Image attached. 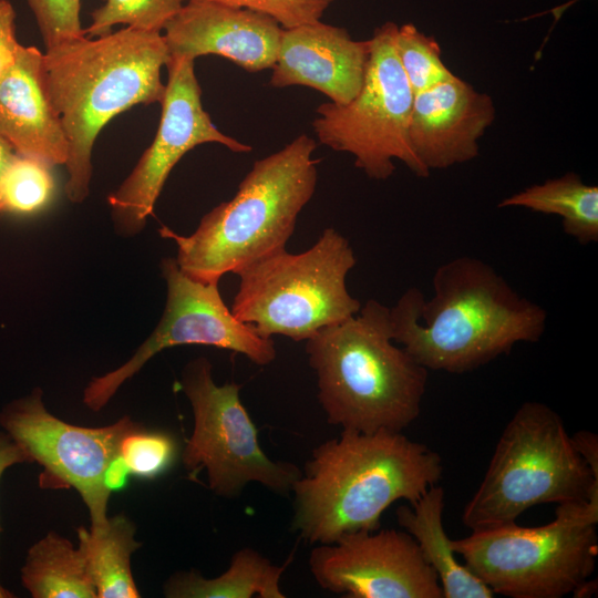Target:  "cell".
Listing matches in <instances>:
<instances>
[{"mask_svg":"<svg viewBox=\"0 0 598 598\" xmlns=\"http://www.w3.org/2000/svg\"><path fill=\"white\" fill-rule=\"evenodd\" d=\"M161 271L167 296L158 324L128 361L90 381L83 394L89 409L104 408L127 379L152 357L171 347L213 346L240 353L258 365L275 361L277 350L272 338L259 336L233 315L220 296L219 282H202L188 277L171 257L162 260Z\"/></svg>","mask_w":598,"mask_h":598,"instance_id":"12","label":"cell"},{"mask_svg":"<svg viewBox=\"0 0 598 598\" xmlns=\"http://www.w3.org/2000/svg\"><path fill=\"white\" fill-rule=\"evenodd\" d=\"M0 426L43 467L41 487L75 488L89 508L90 532L107 525L111 491L104 484L105 471L120 455L123 439L141 425L128 416L103 427L69 424L47 411L42 391L35 389L2 408Z\"/></svg>","mask_w":598,"mask_h":598,"instance_id":"11","label":"cell"},{"mask_svg":"<svg viewBox=\"0 0 598 598\" xmlns=\"http://www.w3.org/2000/svg\"><path fill=\"white\" fill-rule=\"evenodd\" d=\"M168 60L162 32L131 27L43 53L44 86L68 143L65 194L72 203L89 195L92 150L106 123L136 104L163 101L161 69Z\"/></svg>","mask_w":598,"mask_h":598,"instance_id":"3","label":"cell"},{"mask_svg":"<svg viewBox=\"0 0 598 598\" xmlns=\"http://www.w3.org/2000/svg\"><path fill=\"white\" fill-rule=\"evenodd\" d=\"M104 4L91 13L84 35H106L116 24L138 30L162 32L181 10L185 0H103Z\"/></svg>","mask_w":598,"mask_h":598,"instance_id":"26","label":"cell"},{"mask_svg":"<svg viewBox=\"0 0 598 598\" xmlns=\"http://www.w3.org/2000/svg\"><path fill=\"white\" fill-rule=\"evenodd\" d=\"M492 97L453 76L414 94L409 137L420 163L430 172L475 158L478 140L495 120Z\"/></svg>","mask_w":598,"mask_h":598,"instance_id":"16","label":"cell"},{"mask_svg":"<svg viewBox=\"0 0 598 598\" xmlns=\"http://www.w3.org/2000/svg\"><path fill=\"white\" fill-rule=\"evenodd\" d=\"M14 156L16 152L13 148L6 141L0 138V182L7 166Z\"/></svg>","mask_w":598,"mask_h":598,"instance_id":"34","label":"cell"},{"mask_svg":"<svg viewBox=\"0 0 598 598\" xmlns=\"http://www.w3.org/2000/svg\"><path fill=\"white\" fill-rule=\"evenodd\" d=\"M176 442L163 432H148L143 427L127 434L120 448L130 474L142 478H154L164 473L174 462Z\"/></svg>","mask_w":598,"mask_h":598,"instance_id":"27","label":"cell"},{"mask_svg":"<svg viewBox=\"0 0 598 598\" xmlns=\"http://www.w3.org/2000/svg\"><path fill=\"white\" fill-rule=\"evenodd\" d=\"M327 422L342 430L402 432L420 415L429 370L392 339L390 308L369 299L358 313L306 341Z\"/></svg>","mask_w":598,"mask_h":598,"instance_id":"4","label":"cell"},{"mask_svg":"<svg viewBox=\"0 0 598 598\" xmlns=\"http://www.w3.org/2000/svg\"><path fill=\"white\" fill-rule=\"evenodd\" d=\"M286 565H275L257 550L244 547L218 577L206 579L194 571L178 573L167 580L164 594L169 598H285L280 578Z\"/></svg>","mask_w":598,"mask_h":598,"instance_id":"20","label":"cell"},{"mask_svg":"<svg viewBox=\"0 0 598 598\" xmlns=\"http://www.w3.org/2000/svg\"><path fill=\"white\" fill-rule=\"evenodd\" d=\"M47 164L16 154L0 182V212L33 214L43 209L54 194V181Z\"/></svg>","mask_w":598,"mask_h":598,"instance_id":"24","label":"cell"},{"mask_svg":"<svg viewBox=\"0 0 598 598\" xmlns=\"http://www.w3.org/2000/svg\"><path fill=\"white\" fill-rule=\"evenodd\" d=\"M592 496H598V477L575 450L560 415L529 401L504 427L462 522L481 530L516 523L537 505Z\"/></svg>","mask_w":598,"mask_h":598,"instance_id":"6","label":"cell"},{"mask_svg":"<svg viewBox=\"0 0 598 598\" xmlns=\"http://www.w3.org/2000/svg\"><path fill=\"white\" fill-rule=\"evenodd\" d=\"M21 582L33 598L97 597L83 550L54 532L29 548Z\"/></svg>","mask_w":598,"mask_h":598,"instance_id":"21","label":"cell"},{"mask_svg":"<svg viewBox=\"0 0 598 598\" xmlns=\"http://www.w3.org/2000/svg\"><path fill=\"white\" fill-rule=\"evenodd\" d=\"M309 568L321 588L349 598H443L436 573L405 530L342 534L311 550Z\"/></svg>","mask_w":598,"mask_h":598,"instance_id":"14","label":"cell"},{"mask_svg":"<svg viewBox=\"0 0 598 598\" xmlns=\"http://www.w3.org/2000/svg\"><path fill=\"white\" fill-rule=\"evenodd\" d=\"M20 47L14 8L9 0H0V80L16 63Z\"/></svg>","mask_w":598,"mask_h":598,"instance_id":"30","label":"cell"},{"mask_svg":"<svg viewBox=\"0 0 598 598\" xmlns=\"http://www.w3.org/2000/svg\"><path fill=\"white\" fill-rule=\"evenodd\" d=\"M163 30L169 59L217 54L258 72L275 64L283 29L265 13L188 0Z\"/></svg>","mask_w":598,"mask_h":598,"instance_id":"15","label":"cell"},{"mask_svg":"<svg viewBox=\"0 0 598 598\" xmlns=\"http://www.w3.org/2000/svg\"><path fill=\"white\" fill-rule=\"evenodd\" d=\"M444 488L437 484L396 508V520L416 542L436 573L443 598H493L495 594L456 558L443 525Z\"/></svg>","mask_w":598,"mask_h":598,"instance_id":"19","label":"cell"},{"mask_svg":"<svg viewBox=\"0 0 598 598\" xmlns=\"http://www.w3.org/2000/svg\"><path fill=\"white\" fill-rule=\"evenodd\" d=\"M37 20L45 49L84 37L81 0H27Z\"/></svg>","mask_w":598,"mask_h":598,"instance_id":"28","label":"cell"},{"mask_svg":"<svg viewBox=\"0 0 598 598\" xmlns=\"http://www.w3.org/2000/svg\"><path fill=\"white\" fill-rule=\"evenodd\" d=\"M577 1H579V0H573V1L569 2V4H573V3L577 2Z\"/></svg>","mask_w":598,"mask_h":598,"instance_id":"35","label":"cell"},{"mask_svg":"<svg viewBox=\"0 0 598 598\" xmlns=\"http://www.w3.org/2000/svg\"><path fill=\"white\" fill-rule=\"evenodd\" d=\"M128 474L130 471L125 462L118 455L107 466L104 475V484L111 492L120 489L126 484Z\"/></svg>","mask_w":598,"mask_h":598,"instance_id":"33","label":"cell"},{"mask_svg":"<svg viewBox=\"0 0 598 598\" xmlns=\"http://www.w3.org/2000/svg\"><path fill=\"white\" fill-rule=\"evenodd\" d=\"M498 207L558 215L564 231L581 245L598 240V187L585 184L575 173L533 185L504 198Z\"/></svg>","mask_w":598,"mask_h":598,"instance_id":"22","label":"cell"},{"mask_svg":"<svg viewBox=\"0 0 598 598\" xmlns=\"http://www.w3.org/2000/svg\"><path fill=\"white\" fill-rule=\"evenodd\" d=\"M369 56L370 39L353 40L343 28L317 21L283 29L270 84L312 87L344 104L361 90Z\"/></svg>","mask_w":598,"mask_h":598,"instance_id":"17","label":"cell"},{"mask_svg":"<svg viewBox=\"0 0 598 598\" xmlns=\"http://www.w3.org/2000/svg\"><path fill=\"white\" fill-rule=\"evenodd\" d=\"M357 258L349 240L326 228L306 251L286 248L236 272L233 315L259 336L307 341L321 329L359 312L361 303L347 288Z\"/></svg>","mask_w":598,"mask_h":598,"instance_id":"8","label":"cell"},{"mask_svg":"<svg viewBox=\"0 0 598 598\" xmlns=\"http://www.w3.org/2000/svg\"><path fill=\"white\" fill-rule=\"evenodd\" d=\"M598 496L558 504L542 526L516 523L452 539L456 555L494 594L561 598L592 575L598 554Z\"/></svg>","mask_w":598,"mask_h":598,"instance_id":"7","label":"cell"},{"mask_svg":"<svg viewBox=\"0 0 598 598\" xmlns=\"http://www.w3.org/2000/svg\"><path fill=\"white\" fill-rule=\"evenodd\" d=\"M42 58L35 47L21 44L0 80V138L16 154L52 167L65 165L68 143L44 86Z\"/></svg>","mask_w":598,"mask_h":598,"instance_id":"18","label":"cell"},{"mask_svg":"<svg viewBox=\"0 0 598 598\" xmlns=\"http://www.w3.org/2000/svg\"><path fill=\"white\" fill-rule=\"evenodd\" d=\"M22 463H32L29 454L4 431L0 432V480L11 466ZM1 533V526H0ZM14 595L0 582V598H12Z\"/></svg>","mask_w":598,"mask_h":598,"instance_id":"31","label":"cell"},{"mask_svg":"<svg viewBox=\"0 0 598 598\" xmlns=\"http://www.w3.org/2000/svg\"><path fill=\"white\" fill-rule=\"evenodd\" d=\"M394 48L414 94L455 76L442 61L436 40L412 23L398 25Z\"/></svg>","mask_w":598,"mask_h":598,"instance_id":"25","label":"cell"},{"mask_svg":"<svg viewBox=\"0 0 598 598\" xmlns=\"http://www.w3.org/2000/svg\"><path fill=\"white\" fill-rule=\"evenodd\" d=\"M249 9L274 18L282 29L320 21L333 0H189Z\"/></svg>","mask_w":598,"mask_h":598,"instance_id":"29","label":"cell"},{"mask_svg":"<svg viewBox=\"0 0 598 598\" xmlns=\"http://www.w3.org/2000/svg\"><path fill=\"white\" fill-rule=\"evenodd\" d=\"M388 21L370 39V56L363 85L348 103L326 102L312 122L318 141L337 152L354 156V165L377 181L394 172L393 159L416 176L430 172L415 156L409 137L414 93L399 62L394 34Z\"/></svg>","mask_w":598,"mask_h":598,"instance_id":"9","label":"cell"},{"mask_svg":"<svg viewBox=\"0 0 598 598\" xmlns=\"http://www.w3.org/2000/svg\"><path fill=\"white\" fill-rule=\"evenodd\" d=\"M316 147L312 137L301 134L256 161L236 195L204 215L192 235L161 227L159 235L177 245L179 269L197 281L219 282L225 274L286 248L316 192Z\"/></svg>","mask_w":598,"mask_h":598,"instance_id":"5","label":"cell"},{"mask_svg":"<svg viewBox=\"0 0 598 598\" xmlns=\"http://www.w3.org/2000/svg\"><path fill=\"white\" fill-rule=\"evenodd\" d=\"M134 534V524L123 514L109 518L97 533L78 529L79 546L99 598L140 597L131 571V555L141 546Z\"/></svg>","mask_w":598,"mask_h":598,"instance_id":"23","label":"cell"},{"mask_svg":"<svg viewBox=\"0 0 598 598\" xmlns=\"http://www.w3.org/2000/svg\"><path fill=\"white\" fill-rule=\"evenodd\" d=\"M442 474L441 456L402 432L342 430L312 451L295 482L291 528L311 545L377 530L388 507L414 502Z\"/></svg>","mask_w":598,"mask_h":598,"instance_id":"2","label":"cell"},{"mask_svg":"<svg viewBox=\"0 0 598 598\" xmlns=\"http://www.w3.org/2000/svg\"><path fill=\"white\" fill-rule=\"evenodd\" d=\"M571 436V442L581 456V458L590 467L595 476L598 477V436L588 431H579Z\"/></svg>","mask_w":598,"mask_h":598,"instance_id":"32","label":"cell"},{"mask_svg":"<svg viewBox=\"0 0 598 598\" xmlns=\"http://www.w3.org/2000/svg\"><path fill=\"white\" fill-rule=\"evenodd\" d=\"M432 286L429 300L409 288L390 308L392 339L427 370L473 371L544 334L545 309L481 259L460 256L442 264Z\"/></svg>","mask_w":598,"mask_h":598,"instance_id":"1","label":"cell"},{"mask_svg":"<svg viewBox=\"0 0 598 598\" xmlns=\"http://www.w3.org/2000/svg\"><path fill=\"white\" fill-rule=\"evenodd\" d=\"M168 80L156 135L121 186L109 196L115 229L122 236L141 231L177 162L203 143H218L235 153L252 150L223 132L202 104L194 60L169 59Z\"/></svg>","mask_w":598,"mask_h":598,"instance_id":"13","label":"cell"},{"mask_svg":"<svg viewBox=\"0 0 598 598\" xmlns=\"http://www.w3.org/2000/svg\"><path fill=\"white\" fill-rule=\"evenodd\" d=\"M181 388L194 415L193 433L182 454L189 476L205 470L209 488L227 498L238 497L251 482L277 494L291 492L302 471L270 460L261 450L258 431L240 401L241 385H217L212 363L202 357L184 368Z\"/></svg>","mask_w":598,"mask_h":598,"instance_id":"10","label":"cell"}]
</instances>
